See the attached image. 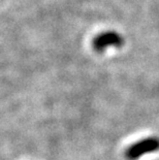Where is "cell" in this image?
<instances>
[{
	"label": "cell",
	"instance_id": "6da1fadb",
	"mask_svg": "<svg viewBox=\"0 0 159 160\" xmlns=\"http://www.w3.org/2000/svg\"><path fill=\"white\" fill-rule=\"evenodd\" d=\"M159 151V138L149 137L133 142L125 150L127 160H137L143 156Z\"/></svg>",
	"mask_w": 159,
	"mask_h": 160
},
{
	"label": "cell",
	"instance_id": "7a4b0ae2",
	"mask_svg": "<svg viewBox=\"0 0 159 160\" xmlns=\"http://www.w3.org/2000/svg\"><path fill=\"white\" fill-rule=\"evenodd\" d=\"M123 37L116 32H104L93 39V48L98 53H102L107 48H121L123 46Z\"/></svg>",
	"mask_w": 159,
	"mask_h": 160
}]
</instances>
